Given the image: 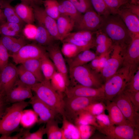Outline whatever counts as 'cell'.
Listing matches in <instances>:
<instances>
[{
    "label": "cell",
    "mask_w": 139,
    "mask_h": 139,
    "mask_svg": "<svg viewBox=\"0 0 139 139\" xmlns=\"http://www.w3.org/2000/svg\"><path fill=\"white\" fill-rule=\"evenodd\" d=\"M100 30L112 41L114 45L125 50L130 42V34L124 22L117 14H111L103 17Z\"/></svg>",
    "instance_id": "6da1fadb"
},
{
    "label": "cell",
    "mask_w": 139,
    "mask_h": 139,
    "mask_svg": "<svg viewBox=\"0 0 139 139\" xmlns=\"http://www.w3.org/2000/svg\"><path fill=\"white\" fill-rule=\"evenodd\" d=\"M29 104L23 101L13 103L5 109L0 118V139H6L18 130L22 112Z\"/></svg>",
    "instance_id": "7a4b0ae2"
},
{
    "label": "cell",
    "mask_w": 139,
    "mask_h": 139,
    "mask_svg": "<svg viewBox=\"0 0 139 139\" xmlns=\"http://www.w3.org/2000/svg\"><path fill=\"white\" fill-rule=\"evenodd\" d=\"M40 100L54 109L57 113L64 116L63 94L56 91L52 86L50 80H44L31 88Z\"/></svg>",
    "instance_id": "3957f363"
},
{
    "label": "cell",
    "mask_w": 139,
    "mask_h": 139,
    "mask_svg": "<svg viewBox=\"0 0 139 139\" xmlns=\"http://www.w3.org/2000/svg\"><path fill=\"white\" fill-rule=\"evenodd\" d=\"M70 77L71 82L76 84L94 88L102 86L101 75L85 65L69 68Z\"/></svg>",
    "instance_id": "277c9868"
},
{
    "label": "cell",
    "mask_w": 139,
    "mask_h": 139,
    "mask_svg": "<svg viewBox=\"0 0 139 139\" xmlns=\"http://www.w3.org/2000/svg\"><path fill=\"white\" fill-rule=\"evenodd\" d=\"M131 77L128 69L122 66L103 85L105 100L111 101L122 92Z\"/></svg>",
    "instance_id": "5b68a950"
},
{
    "label": "cell",
    "mask_w": 139,
    "mask_h": 139,
    "mask_svg": "<svg viewBox=\"0 0 139 139\" xmlns=\"http://www.w3.org/2000/svg\"><path fill=\"white\" fill-rule=\"evenodd\" d=\"M104 100L105 99L102 98L66 97L64 98V117L74 123L79 113L89 104L95 102Z\"/></svg>",
    "instance_id": "8992f818"
},
{
    "label": "cell",
    "mask_w": 139,
    "mask_h": 139,
    "mask_svg": "<svg viewBox=\"0 0 139 139\" xmlns=\"http://www.w3.org/2000/svg\"><path fill=\"white\" fill-rule=\"evenodd\" d=\"M130 34L131 40L124 50L121 65L128 69L131 77L139 68V34Z\"/></svg>",
    "instance_id": "52a82bcc"
},
{
    "label": "cell",
    "mask_w": 139,
    "mask_h": 139,
    "mask_svg": "<svg viewBox=\"0 0 139 139\" xmlns=\"http://www.w3.org/2000/svg\"><path fill=\"white\" fill-rule=\"evenodd\" d=\"M96 129L110 139H138L139 129L129 125H111Z\"/></svg>",
    "instance_id": "ba28073f"
},
{
    "label": "cell",
    "mask_w": 139,
    "mask_h": 139,
    "mask_svg": "<svg viewBox=\"0 0 139 139\" xmlns=\"http://www.w3.org/2000/svg\"><path fill=\"white\" fill-rule=\"evenodd\" d=\"M46 50L45 48L39 44H25L16 53L10 55V56L16 64H21L29 60L40 58L46 52Z\"/></svg>",
    "instance_id": "9c48e42d"
},
{
    "label": "cell",
    "mask_w": 139,
    "mask_h": 139,
    "mask_svg": "<svg viewBox=\"0 0 139 139\" xmlns=\"http://www.w3.org/2000/svg\"><path fill=\"white\" fill-rule=\"evenodd\" d=\"M111 101L116 104L124 116L131 124L139 129V114L136 111L128 97L122 92Z\"/></svg>",
    "instance_id": "30bf717a"
},
{
    "label": "cell",
    "mask_w": 139,
    "mask_h": 139,
    "mask_svg": "<svg viewBox=\"0 0 139 139\" xmlns=\"http://www.w3.org/2000/svg\"><path fill=\"white\" fill-rule=\"evenodd\" d=\"M111 53L100 73L105 82L117 72L123 63L124 51L120 46L114 44Z\"/></svg>",
    "instance_id": "8fae6325"
},
{
    "label": "cell",
    "mask_w": 139,
    "mask_h": 139,
    "mask_svg": "<svg viewBox=\"0 0 139 139\" xmlns=\"http://www.w3.org/2000/svg\"><path fill=\"white\" fill-rule=\"evenodd\" d=\"M103 20V17L94 10H90L82 14L79 21L75 23L74 29L77 31L95 32L100 29Z\"/></svg>",
    "instance_id": "7c38bea8"
},
{
    "label": "cell",
    "mask_w": 139,
    "mask_h": 139,
    "mask_svg": "<svg viewBox=\"0 0 139 139\" xmlns=\"http://www.w3.org/2000/svg\"><path fill=\"white\" fill-rule=\"evenodd\" d=\"M18 78L17 67L8 63L0 71V95L4 98L13 87Z\"/></svg>",
    "instance_id": "4fadbf2b"
},
{
    "label": "cell",
    "mask_w": 139,
    "mask_h": 139,
    "mask_svg": "<svg viewBox=\"0 0 139 139\" xmlns=\"http://www.w3.org/2000/svg\"><path fill=\"white\" fill-rule=\"evenodd\" d=\"M33 110L38 115L39 124L46 123L55 119L57 113L53 109L39 99L35 95L29 102Z\"/></svg>",
    "instance_id": "5bb4252c"
},
{
    "label": "cell",
    "mask_w": 139,
    "mask_h": 139,
    "mask_svg": "<svg viewBox=\"0 0 139 139\" xmlns=\"http://www.w3.org/2000/svg\"><path fill=\"white\" fill-rule=\"evenodd\" d=\"M35 19L48 31L54 40L61 41L58 34L56 21L46 13L44 9L36 5L33 6Z\"/></svg>",
    "instance_id": "9a60e30c"
},
{
    "label": "cell",
    "mask_w": 139,
    "mask_h": 139,
    "mask_svg": "<svg viewBox=\"0 0 139 139\" xmlns=\"http://www.w3.org/2000/svg\"><path fill=\"white\" fill-rule=\"evenodd\" d=\"M45 48L57 71L63 75L70 84V81L66 65L59 46L53 43L46 46Z\"/></svg>",
    "instance_id": "2e32d148"
},
{
    "label": "cell",
    "mask_w": 139,
    "mask_h": 139,
    "mask_svg": "<svg viewBox=\"0 0 139 139\" xmlns=\"http://www.w3.org/2000/svg\"><path fill=\"white\" fill-rule=\"evenodd\" d=\"M31 88L18 79L12 89L4 97L5 102L10 103L24 101L33 96Z\"/></svg>",
    "instance_id": "e0dca14e"
},
{
    "label": "cell",
    "mask_w": 139,
    "mask_h": 139,
    "mask_svg": "<svg viewBox=\"0 0 139 139\" xmlns=\"http://www.w3.org/2000/svg\"><path fill=\"white\" fill-rule=\"evenodd\" d=\"M65 93L67 97L79 96L105 99L103 85L100 88H94L76 84L70 87H68Z\"/></svg>",
    "instance_id": "ac0fdd59"
},
{
    "label": "cell",
    "mask_w": 139,
    "mask_h": 139,
    "mask_svg": "<svg viewBox=\"0 0 139 139\" xmlns=\"http://www.w3.org/2000/svg\"><path fill=\"white\" fill-rule=\"evenodd\" d=\"M117 14L122 19L131 33L139 34V18L131 12L124 5L118 11Z\"/></svg>",
    "instance_id": "d6986e66"
},
{
    "label": "cell",
    "mask_w": 139,
    "mask_h": 139,
    "mask_svg": "<svg viewBox=\"0 0 139 139\" xmlns=\"http://www.w3.org/2000/svg\"><path fill=\"white\" fill-rule=\"evenodd\" d=\"M106 110L112 125H129L133 126L126 118L120 110L113 101H107Z\"/></svg>",
    "instance_id": "ffe728a7"
},
{
    "label": "cell",
    "mask_w": 139,
    "mask_h": 139,
    "mask_svg": "<svg viewBox=\"0 0 139 139\" xmlns=\"http://www.w3.org/2000/svg\"><path fill=\"white\" fill-rule=\"evenodd\" d=\"M59 35L62 41L74 29L75 21L69 17L60 15L56 20Z\"/></svg>",
    "instance_id": "44dd1931"
},
{
    "label": "cell",
    "mask_w": 139,
    "mask_h": 139,
    "mask_svg": "<svg viewBox=\"0 0 139 139\" xmlns=\"http://www.w3.org/2000/svg\"><path fill=\"white\" fill-rule=\"evenodd\" d=\"M14 7L18 16L23 22L26 24L33 23L35 19L32 6L21 2Z\"/></svg>",
    "instance_id": "7402d4cb"
},
{
    "label": "cell",
    "mask_w": 139,
    "mask_h": 139,
    "mask_svg": "<svg viewBox=\"0 0 139 139\" xmlns=\"http://www.w3.org/2000/svg\"><path fill=\"white\" fill-rule=\"evenodd\" d=\"M0 40L8 51L11 52L12 54L16 53L26 44L25 40L22 37L16 38L13 37L2 35Z\"/></svg>",
    "instance_id": "603a6c76"
},
{
    "label": "cell",
    "mask_w": 139,
    "mask_h": 139,
    "mask_svg": "<svg viewBox=\"0 0 139 139\" xmlns=\"http://www.w3.org/2000/svg\"><path fill=\"white\" fill-rule=\"evenodd\" d=\"M97 55L90 49L81 51L74 57L67 59L69 68L86 65L94 59Z\"/></svg>",
    "instance_id": "cb8c5ba5"
},
{
    "label": "cell",
    "mask_w": 139,
    "mask_h": 139,
    "mask_svg": "<svg viewBox=\"0 0 139 139\" xmlns=\"http://www.w3.org/2000/svg\"><path fill=\"white\" fill-rule=\"evenodd\" d=\"M58 8L60 15L68 16L75 23L81 18L82 14L80 13L68 0H62L58 2Z\"/></svg>",
    "instance_id": "d4e9b609"
},
{
    "label": "cell",
    "mask_w": 139,
    "mask_h": 139,
    "mask_svg": "<svg viewBox=\"0 0 139 139\" xmlns=\"http://www.w3.org/2000/svg\"><path fill=\"white\" fill-rule=\"evenodd\" d=\"M61 129L62 139H80V135L77 126L63 117Z\"/></svg>",
    "instance_id": "484cf974"
},
{
    "label": "cell",
    "mask_w": 139,
    "mask_h": 139,
    "mask_svg": "<svg viewBox=\"0 0 139 139\" xmlns=\"http://www.w3.org/2000/svg\"><path fill=\"white\" fill-rule=\"evenodd\" d=\"M0 3L6 21L23 24L24 22L18 16L14 7L11 5L10 1L0 0Z\"/></svg>",
    "instance_id": "4316f807"
},
{
    "label": "cell",
    "mask_w": 139,
    "mask_h": 139,
    "mask_svg": "<svg viewBox=\"0 0 139 139\" xmlns=\"http://www.w3.org/2000/svg\"><path fill=\"white\" fill-rule=\"evenodd\" d=\"M21 64L34 75L38 82L45 80L41 69L40 58L29 60Z\"/></svg>",
    "instance_id": "83f0119b"
},
{
    "label": "cell",
    "mask_w": 139,
    "mask_h": 139,
    "mask_svg": "<svg viewBox=\"0 0 139 139\" xmlns=\"http://www.w3.org/2000/svg\"><path fill=\"white\" fill-rule=\"evenodd\" d=\"M40 60L41 70L45 79L50 80L57 71L56 68L46 52L40 58Z\"/></svg>",
    "instance_id": "f1b7e54d"
},
{
    "label": "cell",
    "mask_w": 139,
    "mask_h": 139,
    "mask_svg": "<svg viewBox=\"0 0 139 139\" xmlns=\"http://www.w3.org/2000/svg\"><path fill=\"white\" fill-rule=\"evenodd\" d=\"M17 68L19 80L23 84L31 88L39 82L34 75L21 64Z\"/></svg>",
    "instance_id": "f546056e"
},
{
    "label": "cell",
    "mask_w": 139,
    "mask_h": 139,
    "mask_svg": "<svg viewBox=\"0 0 139 139\" xmlns=\"http://www.w3.org/2000/svg\"><path fill=\"white\" fill-rule=\"evenodd\" d=\"M38 24L37 32L34 40L38 44L43 46L53 44L54 40L53 37L42 25Z\"/></svg>",
    "instance_id": "4dcf8cb0"
},
{
    "label": "cell",
    "mask_w": 139,
    "mask_h": 139,
    "mask_svg": "<svg viewBox=\"0 0 139 139\" xmlns=\"http://www.w3.org/2000/svg\"><path fill=\"white\" fill-rule=\"evenodd\" d=\"M22 25L5 21L0 24V34L2 35L15 37L18 35Z\"/></svg>",
    "instance_id": "1f68e13d"
},
{
    "label": "cell",
    "mask_w": 139,
    "mask_h": 139,
    "mask_svg": "<svg viewBox=\"0 0 139 139\" xmlns=\"http://www.w3.org/2000/svg\"><path fill=\"white\" fill-rule=\"evenodd\" d=\"M50 81L53 87L56 91L62 94L65 93L70 85L63 75L57 71L54 73Z\"/></svg>",
    "instance_id": "d6a6232c"
},
{
    "label": "cell",
    "mask_w": 139,
    "mask_h": 139,
    "mask_svg": "<svg viewBox=\"0 0 139 139\" xmlns=\"http://www.w3.org/2000/svg\"><path fill=\"white\" fill-rule=\"evenodd\" d=\"M38 117L33 110H23L22 113L20 124L24 128H29L38 123Z\"/></svg>",
    "instance_id": "836d02e7"
},
{
    "label": "cell",
    "mask_w": 139,
    "mask_h": 139,
    "mask_svg": "<svg viewBox=\"0 0 139 139\" xmlns=\"http://www.w3.org/2000/svg\"><path fill=\"white\" fill-rule=\"evenodd\" d=\"M75 125L83 124L92 125L97 128L100 127L95 117L88 111L82 110L80 111L75 119Z\"/></svg>",
    "instance_id": "e575fe53"
},
{
    "label": "cell",
    "mask_w": 139,
    "mask_h": 139,
    "mask_svg": "<svg viewBox=\"0 0 139 139\" xmlns=\"http://www.w3.org/2000/svg\"><path fill=\"white\" fill-rule=\"evenodd\" d=\"M95 32L86 30L78 31L70 33L65 38H67L76 40L95 43V36H94L95 35Z\"/></svg>",
    "instance_id": "d590c367"
},
{
    "label": "cell",
    "mask_w": 139,
    "mask_h": 139,
    "mask_svg": "<svg viewBox=\"0 0 139 139\" xmlns=\"http://www.w3.org/2000/svg\"><path fill=\"white\" fill-rule=\"evenodd\" d=\"M46 134L48 139H62V131L55 119L46 123Z\"/></svg>",
    "instance_id": "8d00e7d4"
},
{
    "label": "cell",
    "mask_w": 139,
    "mask_h": 139,
    "mask_svg": "<svg viewBox=\"0 0 139 139\" xmlns=\"http://www.w3.org/2000/svg\"><path fill=\"white\" fill-rule=\"evenodd\" d=\"M46 13L56 20L60 16L58 2L57 0H45L43 1Z\"/></svg>",
    "instance_id": "74e56055"
},
{
    "label": "cell",
    "mask_w": 139,
    "mask_h": 139,
    "mask_svg": "<svg viewBox=\"0 0 139 139\" xmlns=\"http://www.w3.org/2000/svg\"><path fill=\"white\" fill-rule=\"evenodd\" d=\"M62 42L61 51L63 56L67 59L72 58L83 51L80 48L72 43L67 42Z\"/></svg>",
    "instance_id": "f35d334b"
},
{
    "label": "cell",
    "mask_w": 139,
    "mask_h": 139,
    "mask_svg": "<svg viewBox=\"0 0 139 139\" xmlns=\"http://www.w3.org/2000/svg\"><path fill=\"white\" fill-rule=\"evenodd\" d=\"M94 11L99 15L106 17L112 14L104 0H89Z\"/></svg>",
    "instance_id": "ab89813d"
},
{
    "label": "cell",
    "mask_w": 139,
    "mask_h": 139,
    "mask_svg": "<svg viewBox=\"0 0 139 139\" xmlns=\"http://www.w3.org/2000/svg\"><path fill=\"white\" fill-rule=\"evenodd\" d=\"M106 110V105L102 101H97L92 103L83 109L88 111L94 116L105 113Z\"/></svg>",
    "instance_id": "60d3db41"
},
{
    "label": "cell",
    "mask_w": 139,
    "mask_h": 139,
    "mask_svg": "<svg viewBox=\"0 0 139 139\" xmlns=\"http://www.w3.org/2000/svg\"><path fill=\"white\" fill-rule=\"evenodd\" d=\"M124 90L131 92L139 91V68L127 82Z\"/></svg>",
    "instance_id": "b9f144b4"
},
{
    "label": "cell",
    "mask_w": 139,
    "mask_h": 139,
    "mask_svg": "<svg viewBox=\"0 0 139 139\" xmlns=\"http://www.w3.org/2000/svg\"><path fill=\"white\" fill-rule=\"evenodd\" d=\"M81 14L94 10L89 0H68Z\"/></svg>",
    "instance_id": "7bdbcfd3"
},
{
    "label": "cell",
    "mask_w": 139,
    "mask_h": 139,
    "mask_svg": "<svg viewBox=\"0 0 139 139\" xmlns=\"http://www.w3.org/2000/svg\"><path fill=\"white\" fill-rule=\"evenodd\" d=\"M79 131L80 139L90 138L94 133L96 128L94 126L86 125H76Z\"/></svg>",
    "instance_id": "ee69618b"
},
{
    "label": "cell",
    "mask_w": 139,
    "mask_h": 139,
    "mask_svg": "<svg viewBox=\"0 0 139 139\" xmlns=\"http://www.w3.org/2000/svg\"><path fill=\"white\" fill-rule=\"evenodd\" d=\"M129 0H104L112 14H117L119 9L129 3Z\"/></svg>",
    "instance_id": "f6af8a7d"
},
{
    "label": "cell",
    "mask_w": 139,
    "mask_h": 139,
    "mask_svg": "<svg viewBox=\"0 0 139 139\" xmlns=\"http://www.w3.org/2000/svg\"><path fill=\"white\" fill-rule=\"evenodd\" d=\"M37 31V26L33 23L27 24L23 30L24 37L28 39L34 40Z\"/></svg>",
    "instance_id": "bcb514c9"
},
{
    "label": "cell",
    "mask_w": 139,
    "mask_h": 139,
    "mask_svg": "<svg viewBox=\"0 0 139 139\" xmlns=\"http://www.w3.org/2000/svg\"><path fill=\"white\" fill-rule=\"evenodd\" d=\"M46 134L45 127L44 126L40 128L37 131L31 133L28 130L21 137L22 139H42Z\"/></svg>",
    "instance_id": "7dc6e473"
},
{
    "label": "cell",
    "mask_w": 139,
    "mask_h": 139,
    "mask_svg": "<svg viewBox=\"0 0 139 139\" xmlns=\"http://www.w3.org/2000/svg\"><path fill=\"white\" fill-rule=\"evenodd\" d=\"M62 42H67L72 43L80 48L83 51L89 50L96 46L94 42L76 40L67 38H65Z\"/></svg>",
    "instance_id": "c3c4849f"
},
{
    "label": "cell",
    "mask_w": 139,
    "mask_h": 139,
    "mask_svg": "<svg viewBox=\"0 0 139 139\" xmlns=\"http://www.w3.org/2000/svg\"><path fill=\"white\" fill-rule=\"evenodd\" d=\"M10 54L0 40V72L8 64Z\"/></svg>",
    "instance_id": "681fc988"
},
{
    "label": "cell",
    "mask_w": 139,
    "mask_h": 139,
    "mask_svg": "<svg viewBox=\"0 0 139 139\" xmlns=\"http://www.w3.org/2000/svg\"><path fill=\"white\" fill-rule=\"evenodd\" d=\"M128 98L135 110L139 111V91L129 92L124 90L123 92Z\"/></svg>",
    "instance_id": "f907efd6"
},
{
    "label": "cell",
    "mask_w": 139,
    "mask_h": 139,
    "mask_svg": "<svg viewBox=\"0 0 139 139\" xmlns=\"http://www.w3.org/2000/svg\"><path fill=\"white\" fill-rule=\"evenodd\" d=\"M95 34L96 46L99 44L113 43L111 39L101 30L95 31Z\"/></svg>",
    "instance_id": "816d5d0a"
},
{
    "label": "cell",
    "mask_w": 139,
    "mask_h": 139,
    "mask_svg": "<svg viewBox=\"0 0 139 139\" xmlns=\"http://www.w3.org/2000/svg\"><path fill=\"white\" fill-rule=\"evenodd\" d=\"M95 117L100 127H105L112 125L108 115L105 113L95 116Z\"/></svg>",
    "instance_id": "f5cc1de1"
},
{
    "label": "cell",
    "mask_w": 139,
    "mask_h": 139,
    "mask_svg": "<svg viewBox=\"0 0 139 139\" xmlns=\"http://www.w3.org/2000/svg\"><path fill=\"white\" fill-rule=\"evenodd\" d=\"M112 49L99 56V65L97 71V72L99 73L101 72L107 60L110 57Z\"/></svg>",
    "instance_id": "db71d44e"
},
{
    "label": "cell",
    "mask_w": 139,
    "mask_h": 139,
    "mask_svg": "<svg viewBox=\"0 0 139 139\" xmlns=\"http://www.w3.org/2000/svg\"><path fill=\"white\" fill-rule=\"evenodd\" d=\"M113 43H107L98 45H96V55H100L112 49Z\"/></svg>",
    "instance_id": "11a10c76"
},
{
    "label": "cell",
    "mask_w": 139,
    "mask_h": 139,
    "mask_svg": "<svg viewBox=\"0 0 139 139\" xmlns=\"http://www.w3.org/2000/svg\"><path fill=\"white\" fill-rule=\"evenodd\" d=\"M130 11L139 18V5L128 3L124 5Z\"/></svg>",
    "instance_id": "9f6ffc18"
},
{
    "label": "cell",
    "mask_w": 139,
    "mask_h": 139,
    "mask_svg": "<svg viewBox=\"0 0 139 139\" xmlns=\"http://www.w3.org/2000/svg\"><path fill=\"white\" fill-rule=\"evenodd\" d=\"M99 56H97L94 59L90 62V63L89 66L92 69L97 72L99 66Z\"/></svg>",
    "instance_id": "6f0895ef"
},
{
    "label": "cell",
    "mask_w": 139,
    "mask_h": 139,
    "mask_svg": "<svg viewBox=\"0 0 139 139\" xmlns=\"http://www.w3.org/2000/svg\"><path fill=\"white\" fill-rule=\"evenodd\" d=\"M10 1L14 0H8ZM21 2L27 3L31 6H33L36 5V3L37 2V0H19Z\"/></svg>",
    "instance_id": "680465c9"
},
{
    "label": "cell",
    "mask_w": 139,
    "mask_h": 139,
    "mask_svg": "<svg viewBox=\"0 0 139 139\" xmlns=\"http://www.w3.org/2000/svg\"><path fill=\"white\" fill-rule=\"evenodd\" d=\"M6 20L4 16L3 11L0 3V24L4 22Z\"/></svg>",
    "instance_id": "91938a15"
},
{
    "label": "cell",
    "mask_w": 139,
    "mask_h": 139,
    "mask_svg": "<svg viewBox=\"0 0 139 139\" xmlns=\"http://www.w3.org/2000/svg\"><path fill=\"white\" fill-rule=\"evenodd\" d=\"M5 102L4 98L0 95V107L5 106Z\"/></svg>",
    "instance_id": "94428289"
},
{
    "label": "cell",
    "mask_w": 139,
    "mask_h": 139,
    "mask_svg": "<svg viewBox=\"0 0 139 139\" xmlns=\"http://www.w3.org/2000/svg\"><path fill=\"white\" fill-rule=\"evenodd\" d=\"M5 109V106L0 107V118L3 114Z\"/></svg>",
    "instance_id": "6125c7cd"
},
{
    "label": "cell",
    "mask_w": 139,
    "mask_h": 139,
    "mask_svg": "<svg viewBox=\"0 0 139 139\" xmlns=\"http://www.w3.org/2000/svg\"><path fill=\"white\" fill-rule=\"evenodd\" d=\"M130 3L132 4H136L139 5V0H130Z\"/></svg>",
    "instance_id": "be15d7a7"
},
{
    "label": "cell",
    "mask_w": 139,
    "mask_h": 139,
    "mask_svg": "<svg viewBox=\"0 0 139 139\" xmlns=\"http://www.w3.org/2000/svg\"></svg>",
    "instance_id": "e7e4bbea"
}]
</instances>
